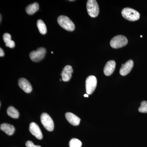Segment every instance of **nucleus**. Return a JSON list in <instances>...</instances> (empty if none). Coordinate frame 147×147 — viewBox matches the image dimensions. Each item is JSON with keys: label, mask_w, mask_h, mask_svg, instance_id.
Masks as SVG:
<instances>
[{"label": "nucleus", "mask_w": 147, "mask_h": 147, "mask_svg": "<svg viewBox=\"0 0 147 147\" xmlns=\"http://www.w3.org/2000/svg\"><path fill=\"white\" fill-rule=\"evenodd\" d=\"M57 22L62 28L68 31H73L75 29L74 24L67 16L63 15L59 16Z\"/></svg>", "instance_id": "f257e3e1"}, {"label": "nucleus", "mask_w": 147, "mask_h": 147, "mask_svg": "<svg viewBox=\"0 0 147 147\" xmlns=\"http://www.w3.org/2000/svg\"><path fill=\"white\" fill-rule=\"evenodd\" d=\"M124 18L129 21H136L140 18V13L135 9L129 7L124 8L121 11Z\"/></svg>", "instance_id": "f03ea898"}, {"label": "nucleus", "mask_w": 147, "mask_h": 147, "mask_svg": "<svg viewBox=\"0 0 147 147\" xmlns=\"http://www.w3.org/2000/svg\"><path fill=\"white\" fill-rule=\"evenodd\" d=\"M87 9L89 16L92 18L97 17L99 12V7L95 0H88L87 3Z\"/></svg>", "instance_id": "7ed1b4c3"}, {"label": "nucleus", "mask_w": 147, "mask_h": 147, "mask_svg": "<svg viewBox=\"0 0 147 147\" xmlns=\"http://www.w3.org/2000/svg\"><path fill=\"white\" fill-rule=\"evenodd\" d=\"M128 40L126 37L123 35H118L112 38L110 45L113 48L117 49L125 46Z\"/></svg>", "instance_id": "20e7f679"}, {"label": "nucleus", "mask_w": 147, "mask_h": 147, "mask_svg": "<svg viewBox=\"0 0 147 147\" xmlns=\"http://www.w3.org/2000/svg\"><path fill=\"white\" fill-rule=\"evenodd\" d=\"M40 121L42 125L47 130L53 131L54 128V123L53 120L48 114L43 113L40 116Z\"/></svg>", "instance_id": "39448f33"}, {"label": "nucleus", "mask_w": 147, "mask_h": 147, "mask_svg": "<svg viewBox=\"0 0 147 147\" xmlns=\"http://www.w3.org/2000/svg\"><path fill=\"white\" fill-rule=\"evenodd\" d=\"M46 50L44 47H39L36 51H33L30 53V57L32 61L35 62H39L45 57Z\"/></svg>", "instance_id": "423d86ee"}, {"label": "nucleus", "mask_w": 147, "mask_h": 147, "mask_svg": "<svg viewBox=\"0 0 147 147\" xmlns=\"http://www.w3.org/2000/svg\"><path fill=\"white\" fill-rule=\"evenodd\" d=\"M97 79L94 76H89L86 80V91L87 94H92L97 86Z\"/></svg>", "instance_id": "0eeeda50"}, {"label": "nucleus", "mask_w": 147, "mask_h": 147, "mask_svg": "<svg viewBox=\"0 0 147 147\" xmlns=\"http://www.w3.org/2000/svg\"><path fill=\"white\" fill-rule=\"evenodd\" d=\"M29 130L31 134L37 139L41 140L42 138V134L39 127L36 123L32 122L30 124Z\"/></svg>", "instance_id": "6e6552de"}, {"label": "nucleus", "mask_w": 147, "mask_h": 147, "mask_svg": "<svg viewBox=\"0 0 147 147\" xmlns=\"http://www.w3.org/2000/svg\"><path fill=\"white\" fill-rule=\"evenodd\" d=\"M133 66L134 62L132 60H129L124 64H122L120 69V74L122 76H126L131 71Z\"/></svg>", "instance_id": "1a4fd4ad"}, {"label": "nucleus", "mask_w": 147, "mask_h": 147, "mask_svg": "<svg viewBox=\"0 0 147 147\" xmlns=\"http://www.w3.org/2000/svg\"><path fill=\"white\" fill-rule=\"evenodd\" d=\"M18 84L21 89L27 93L31 92L32 90L30 83L25 78H21L19 79L18 81Z\"/></svg>", "instance_id": "9d476101"}, {"label": "nucleus", "mask_w": 147, "mask_h": 147, "mask_svg": "<svg viewBox=\"0 0 147 147\" xmlns=\"http://www.w3.org/2000/svg\"><path fill=\"white\" fill-rule=\"evenodd\" d=\"M73 72V70L71 66L67 65L65 67L61 74L63 81L65 82L69 81L71 77V73Z\"/></svg>", "instance_id": "9b49d317"}, {"label": "nucleus", "mask_w": 147, "mask_h": 147, "mask_svg": "<svg viewBox=\"0 0 147 147\" xmlns=\"http://www.w3.org/2000/svg\"><path fill=\"white\" fill-rule=\"evenodd\" d=\"M65 117L69 123L74 126H77L80 124L81 119L76 115L71 113H65Z\"/></svg>", "instance_id": "f8f14e48"}, {"label": "nucleus", "mask_w": 147, "mask_h": 147, "mask_svg": "<svg viewBox=\"0 0 147 147\" xmlns=\"http://www.w3.org/2000/svg\"><path fill=\"white\" fill-rule=\"evenodd\" d=\"M116 63L114 61L111 60L109 61L105 64L104 67V74L106 76H109L111 75L115 71V69Z\"/></svg>", "instance_id": "ddd939ff"}, {"label": "nucleus", "mask_w": 147, "mask_h": 147, "mask_svg": "<svg viewBox=\"0 0 147 147\" xmlns=\"http://www.w3.org/2000/svg\"><path fill=\"white\" fill-rule=\"evenodd\" d=\"M0 128L2 131H4L6 134L9 136L12 135L15 131V128L14 126L9 124L7 123L1 124V125Z\"/></svg>", "instance_id": "4468645a"}, {"label": "nucleus", "mask_w": 147, "mask_h": 147, "mask_svg": "<svg viewBox=\"0 0 147 147\" xmlns=\"http://www.w3.org/2000/svg\"><path fill=\"white\" fill-rule=\"evenodd\" d=\"M3 39L6 47L12 48L15 47V42L11 40V36L8 33H5L3 35Z\"/></svg>", "instance_id": "2eb2a0df"}, {"label": "nucleus", "mask_w": 147, "mask_h": 147, "mask_svg": "<svg viewBox=\"0 0 147 147\" xmlns=\"http://www.w3.org/2000/svg\"><path fill=\"white\" fill-rule=\"evenodd\" d=\"M39 9V5L37 3H34L29 5L26 7L27 13L29 15H32Z\"/></svg>", "instance_id": "dca6fc26"}, {"label": "nucleus", "mask_w": 147, "mask_h": 147, "mask_svg": "<svg viewBox=\"0 0 147 147\" xmlns=\"http://www.w3.org/2000/svg\"><path fill=\"white\" fill-rule=\"evenodd\" d=\"M7 115L13 119H18L19 114L18 110L13 106H10L7 109Z\"/></svg>", "instance_id": "f3484780"}, {"label": "nucleus", "mask_w": 147, "mask_h": 147, "mask_svg": "<svg viewBox=\"0 0 147 147\" xmlns=\"http://www.w3.org/2000/svg\"><path fill=\"white\" fill-rule=\"evenodd\" d=\"M37 26L41 34H46L47 32V27L44 22L41 19H39L37 21Z\"/></svg>", "instance_id": "a211bd4d"}, {"label": "nucleus", "mask_w": 147, "mask_h": 147, "mask_svg": "<svg viewBox=\"0 0 147 147\" xmlns=\"http://www.w3.org/2000/svg\"><path fill=\"white\" fill-rule=\"evenodd\" d=\"M82 146V142L79 139L73 138L69 141V147H81Z\"/></svg>", "instance_id": "6ab92c4d"}, {"label": "nucleus", "mask_w": 147, "mask_h": 147, "mask_svg": "<svg viewBox=\"0 0 147 147\" xmlns=\"http://www.w3.org/2000/svg\"><path fill=\"white\" fill-rule=\"evenodd\" d=\"M139 111L141 113H147V101H142L141 106L139 108Z\"/></svg>", "instance_id": "aec40b11"}, {"label": "nucleus", "mask_w": 147, "mask_h": 147, "mask_svg": "<svg viewBox=\"0 0 147 147\" xmlns=\"http://www.w3.org/2000/svg\"><path fill=\"white\" fill-rule=\"evenodd\" d=\"M26 146L27 147H41L40 146H36L32 142L30 141L26 142Z\"/></svg>", "instance_id": "412c9836"}, {"label": "nucleus", "mask_w": 147, "mask_h": 147, "mask_svg": "<svg viewBox=\"0 0 147 147\" xmlns=\"http://www.w3.org/2000/svg\"><path fill=\"white\" fill-rule=\"evenodd\" d=\"M5 54L1 48H0V57H3L4 56Z\"/></svg>", "instance_id": "4be33fe9"}, {"label": "nucleus", "mask_w": 147, "mask_h": 147, "mask_svg": "<svg viewBox=\"0 0 147 147\" xmlns=\"http://www.w3.org/2000/svg\"><path fill=\"white\" fill-rule=\"evenodd\" d=\"M84 97H88V94H85L84 95Z\"/></svg>", "instance_id": "5701e85b"}, {"label": "nucleus", "mask_w": 147, "mask_h": 147, "mask_svg": "<svg viewBox=\"0 0 147 147\" xmlns=\"http://www.w3.org/2000/svg\"><path fill=\"white\" fill-rule=\"evenodd\" d=\"M0 16H1V18H0V19H1V20H0V21H1V19H2V16H1V15H0Z\"/></svg>", "instance_id": "b1692460"}, {"label": "nucleus", "mask_w": 147, "mask_h": 147, "mask_svg": "<svg viewBox=\"0 0 147 147\" xmlns=\"http://www.w3.org/2000/svg\"><path fill=\"white\" fill-rule=\"evenodd\" d=\"M141 37H142V35L141 36Z\"/></svg>", "instance_id": "393cba45"}]
</instances>
